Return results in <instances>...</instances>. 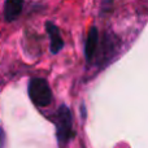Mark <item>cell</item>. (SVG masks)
Masks as SVG:
<instances>
[{
  "label": "cell",
  "instance_id": "cell-6",
  "mask_svg": "<svg viewBox=\"0 0 148 148\" xmlns=\"http://www.w3.org/2000/svg\"><path fill=\"white\" fill-rule=\"evenodd\" d=\"M5 146V133L3 130V127L0 126V148H4Z\"/></svg>",
  "mask_w": 148,
  "mask_h": 148
},
{
  "label": "cell",
  "instance_id": "cell-5",
  "mask_svg": "<svg viewBox=\"0 0 148 148\" xmlns=\"http://www.w3.org/2000/svg\"><path fill=\"white\" fill-rule=\"evenodd\" d=\"M25 0H5L3 5V18L5 22H13L21 16Z\"/></svg>",
  "mask_w": 148,
  "mask_h": 148
},
{
  "label": "cell",
  "instance_id": "cell-1",
  "mask_svg": "<svg viewBox=\"0 0 148 148\" xmlns=\"http://www.w3.org/2000/svg\"><path fill=\"white\" fill-rule=\"evenodd\" d=\"M52 122L56 129V140L59 144V148H65L68 144L75 138L74 131V121L73 114L70 112L69 107L65 104H61L56 109L52 118Z\"/></svg>",
  "mask_w": 148,
  "mask_h": 148
},
{
  "label": "cell",
  "instance_id": "cell-2",
  "mask_svg": "<svg viewBox=\"0 0 148 148\" xmlns=\"http://www.w3.org/2000/svg\"><path fill=\"white\" fill-rule=\"evenodd\" d=\"M27 94L31 103L38 108H46L53 101V94L48 81L42 77L30 78L27 84Z\"/></svg>",
  "mask_w": 148,
  "mask_h": 148
},
{
  "label": "cell",
  "instance_id": "cell-3",
  "mask_svg": "<svg viewBox=\"0 0 148 148\" xmlns=\"http://www.w3.org/2000/svg\"><path fill=\"white\" fill-rule=\"evenodd\" d=\"M99 30H97L96 26H92L88 30L86 36V40H84V46H83V55H84V60H86L88 64H94L95 60V55H96L97 47H99Z\"/></svg>",
  "mask_w": 148,
  "mask_h": 148
},
{
  "label": "cell",
  "instance_id": "cell-4",
  "mask_svg": "<svg viewBox=\"0 0 148 148\" xmlns=\"http://www.w3.org/2000/svg\"><path fill=\"white\" fill-rule=\"evenodd\" d=\"M44 27H46L47 35L49 36V51H51L52 55H57L59 52H61V49L65 46V42L61 36L60 29L51 21H47L44 23Z\"/></svg>",
  "mask_w": 148,
  "mask_h": 148
},
{
  "label": "cell",
  "instance_id": "cell-7",
  "mask_svg": "<svg viewBox=\"0 0 148 148\" xmlns=\"http://www.w3.org/2000/svg\"><path fill=\"white\" fill-rule=\"evenodd\" d=\"M84 112H86V108H84V104L82 103V105H81V113H82V118H86V116H84Z\"/></svg>",
  "mask_w": 148,
  "mask_h": 148
}]
</instances>
